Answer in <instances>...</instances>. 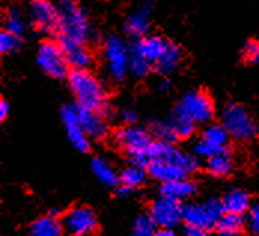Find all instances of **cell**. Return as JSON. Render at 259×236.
Instances as JSON below:
<instances>
[{
	"mask_svg": "<svg viewBox=\"0 0 259 236\" xmlns=\"http://www.w3.org/2000/svg\"><path fill=\"white\" fill-rule=\"evenodd\" d=\"M69 85L79 107L102 113L107 108V92L103 83L90 70H72Z\"/></svg>",
	"mask_w": 259,
	"mask_h": 236,
	"instance_id": "1",
	"label": "cell"
},
{
	"mask_svg": "<svg viewBox=\"0 0 259 236\" xmlns=\"http://www.w3.org/2000/svg\"><path fill=\"white\" fill-rule=\"evenodd\" d=\"M58 36L85 43L91 37L87 12L75 2H61L58 6Z\"/></svg>",
	"mask_w": 259,
	"mask_h": 236,
	"instance_id": "2",
	"label": "cell"
},
{
	"mask_svg": "<svg viewBox=\"0 0 259 236\" xmlns=\"http://www.w3.org/2000/svg\"><path fill=\"white\" fill-rule=\"evenodd\" d=\"M222 127L235 140L252 141L259 134V127L252 113L238 103H228L222 110Z\"/></svg>",
	"mask_w": 259,
	"mask_h": 236,
	"instance_id": "3",
	"label": "cell"
},
{
	"mask_svg": "<svg viewBox=\"0 0 259 236\" xmlns=\"http://www.w3.org/2000/svg\"><path fill=\"white\" fill-rule=\"evenodd\" d=\"M130 58L131 49L127 48L122 37L112 34L104 42V60L109 76L121 82L130 73Z\"/></svg>",
	"mask_w": 259,
	"mask_h": 236,
	"instance_id": "4",
	"label": "cell"
},
{
	"mask_svg": "<svg viewBox=\"0 0 259 236\" xmlns=\"http://www.w3.org/2000/svg\"><path fill=\"white\" fill-rule=\"evenodd\" d=\"M225 214L224 205L221 199H210L204 204H191L185 207L183 220L186 226L200 227L204 230H210L216 227L221 217Z\"/></svg>",
	"mask_w": 259,
	"mask_h": 236,
	"instance_id": "5",
	"label": "cell"
},
{
	"mask_svg": "<svg viewBox=\"0 0 259 236\" xmlns=\"http://www.w3.org/2000/svg\"><path fill=\"white\" fill-rule=\"evenodd\" d=\"M37 66L54 79L69 78V63L58 42L45 40L39 45L36 55Z\"/></svg>",
	"mask_w": 259,
	"mask_h": 236,
	"instance_id": "6",
	"label": "cell"
},
{
	"mask_svg": "<svg viewBox=\"0 0 259 236\" xmlns=\"http://www.w3.org/2000/svg\"><path fill=\"white\" fill-rule=\"evenodd\" d=\"M176 110L194 124H206L214 116V104L203 91H191L185 94L176 105Z\"/></svg>",
	"mask_w": 259,
	"mask_h": 236,
	"instance_id": "7",
	"label": "cell"
},
{
	"mask_svg": "<svg viewBox=\"0 0 259 236\" xmlns=\"http://www.w3.org/2000/svg\"><path fill=\"white\" fill-rule=\"evenodd\" d=\"M115 140L127 152L128 157L142 156V155L149 156V150L154 144L152 135L149 132L133 125L119 128L115 134Z\"/></svg>",
	"mask_w": 259,
	"mask_h": 236,
	"instance_id": "8",
	"label": "cell"
},
{
	"mask_svg": "<svg viewBox=\"0 0 259 236\" xmlns=\"http://www.w3.org/2000/svg\"><path fill=\"white\" fill-rule=\"evenodd\" d=\"M149 159L159 160V162H171L182 166L188 174H192L198 169L200 163L198 159L191 153H182L179 149H176L173 144L162 143V141H154L151 150H149Z\"/></svg>",
	"mask_w": 259,
	"mask_h": 236,
	"instance_id": "9",
	"label": "cell"
},
{
	"mask_svg": "<svg viewBox=\"0 0 259 236\" xmlns=\"http://www.w3.org/2000/svg\"><path fill=\"white\" fill-rule=\"evenodd\" d=\"M183 211L181 202L159 198L152 204L149 215L159 229H173L183 220Z\"/></svg>",
	"mask_w": 259,
	"mask_h": 236,
	"instance_id": "10",
	"label": "cell"
},
{
	"mask_svg": "<svg viewBox=\"0 0 259 236\" xmlns=\"http://www.w3.org/2000/svg\"><path fill=\"white\" fill-rule=\"evenodd\" d=\"M63 227L72 236H87L94 232L97 218L88 207H75L63 217Z\"/></svg>",
	"mask_w": 259,
	"mask_h": 236,
	"instance_id": "11",
	"label": "cell"
},
{
	"mask_svg": "<svg viewBox=\"0 0 259 236\" xmlns=\"http://www.w3.org/2000/svg\"><path fill=\"white\" fill-rule=\"evenodd\" d=\"M61 119L66 127V132L72 146L82 153H87L91 147L90 138L83 132L78 116V105L67 104L61 108Z\"/></svg>",
	"mask_w": 259,
	"mask_h": 236,
	"instance_id": "12",
	"label": "cell"
},
{
	"mask_svg": "<svg viewBox=\"0 0 259 236\" xmlns=\"http://www.w3.org/2000/svg\"><path fill=\"white\" fill-rule=\"evenodd\" d=\"M57 42L60 43L69 66H72L73 70H88L90 69V66L93 64V53L87 48L85 43L63 37V36H58Z\"/></svg>",
	"mask_w": 259,
	"mask_h": 236,
	"instance_id": "13",
	"label": "cell"
},
{
	"mask_svg": "<svg viewBox=\"0 0 259 236\" xmlns=\"http://www.w3.org/2000/svg\"><path fill=\"white\" fill-rule=\"evenodd\" d=\"M31 20L42 33L58 31V9L48 0H34L30 5Z\"/></svg>",
	"mask_w": 259,
	"mask_h": 236,
	"instance_id": "14",
	"label": "cell"
},
{
	"mask_svg": "<svg viewBox=\"0 0 259 236\" xmlns=\"http://www.w3.org/2000/svg\"><path fill=\"white\" fill-rule=\"evenodd\" d=\"M168 43L170 42H167L161 36H145L134 42V45L131 46V53H136L151 64H155L161 55L165 52Z\"/></svg>",
	"mask_w": 259,
	"mask_h": 236,
	"instance_id": "15",
	"label": "cell"
},
{
	"mask_svg": "<svg viewBox=\"0 0 259 236\" xmlns=\"http://www.w3.org/2000/svg\"><path fill=\"white\" fill-rule=\"evenodd\" d=\"M78 116L80 127H82V130L87 134L88 138L102 140L106 137L107 125L104 122L102 113H97V111H93V110H88V108H83V107L78 105Z\"/></svg>",
	"mask_w": 259,
	"mask_h": 236,
	"instance_id": "16",
	"label": "cell"
},
{
	"mask_svg": "<svg viewBox=\"0 0 259 236\" xmlns=\"http://www.w3.org/2000/svg\"><path fill=\"white\" fill-rule=\"evenodd\" d=\"M151 26V5L142 3L139 5L125 20L124 28L130 36L136 37H145V33H148Z\"/></svg>",
	"mask_w": 259,
	"mask_h": 236,
	"instance_id": "17",
	"label": "cell"
},
{
	"mask_svg": "<svg viewBox=\"0 0 259 236\" xmlns=\"http://www.w3.org/2000/svg\"><path fill=\"white\" fill-rule=\"evenodd\" d=\"M148 172L152 179L161 182V184L188 179V172L182 166L176 165V163H171V162L152 160L148 166Z\"/></svg>",
	"mask_w": 259,
	"mask_h": 236,
	"instance_id": "18",
	"label": "cell"
},
{
	"mask_svg": "<svg viewBox=\"0 0 259 236\" xmlns=\"http://www.w3.org/2000/svg\"><path fill=\"white\" fill-rule=\"evenodd\" d=\"M195 192H197V184L191 182V180H188V179L161 184V189H159L161 198L173 199V201H178V202H182L183 199H188V198L194 196Z\"/></svg>",
	"mask_w": 259,
	"mask_h": 236,
	"instance_id": "19",
	"label": "cell"
},
{
	"mask_svg": "<svg viewBox=\"0 0 259 236\" xmlns=\"http://www.w3.org/2000/svg\"><path fill=\"white\" fill-rule=\"evenodd\" d=\"M221 201H222L225 212H230V214L243 215L244 212H249L250 207H252L249 193L241 189H233V190L227 192Z\"/></svg>",
	"mask_w": 259,
	"mask_h": 236,
	"instance_id": "20",
	"label": "cell"
},
{
	"mask_svg": "<svg viewBox=\"0 0 259 236\" xmlns=\"http://www.w3.org/2000/svg\"><path fill=\"white\" fill-rule=\"evenodd\" d=\"M182 60H183V53L181 48L175 43H168L165 52L155 63L156 72L161 75H171L179 69Z\"/></svg>",
	"mask_w": 259,
	"mask_h": 236,
	"instance_id": "21",
	"label": "cell"
},
{
	"mask_svg": "<svg viewBox=\"0 0 259 236\" xmlns=\"http://www.w3.org/2000/svg\"><path fill=\"white\" fill-rule=\"evenodd\" d=\"M64 227L54 215H44L31 223L28 229V236H63Z\"/></svg>",
	"mask_w": 259,
	"mask_h": 236,
	"instance_id": "22",
	"label": "cell"
},
{
	"mask_svg": "<svg viewBox=\"0 0 259 236\" xmlns=\"http://www.w3.org/2000/svg\"><path fill=\"white\" fill-rule=\"evenodd\" d=\"M91 169H93L96 179L102 184L107 186V187H115L119 182V175L116 174V171L104 159H100V157L93 159Z\"/></svg>",
	"mask_w": 259,
	"mask_h": 236,
	"instance_id": "23",
	"label": "cell"
},
{
	"mask_svg": "<svg viewBox=\"0 0 259 236\" xmlns=\"http://www.w3.org/2000/svg\"><path fill=\"white\" fill-rule=\"evenodd\" d=\"M234 168L233 157L230 155L228 150L216 155V156L210 157L207 160V171L210 174L216 175V177H225L228 175Z\"/></svg>",
	"mask_w": 259,
	"mask_h": 236,
	"instance_id": "24",
	"label": "cell"
},
{
	"mask_svg": "<svg viewBox=\"0 0 259 236\" xmlns=\"http://www.w3.org/2000/svg\"><path fill=\"white\" fill-rule=\"evenodd\" d=\"M173 128V131L176 132L178 138H189L194 132H195V124L188 119L185 114H182L181 111H178L176 108L173 110L171 116L167 119Z\"/></svg>",
	"mask_w": 259,
	"mask_h": 236,
	"instance_id": "25",
	"label": "cell"
},
{
	"mask_svg": "<svg viewBox=\"0 0 259 236\" xmlns=\"http://www.w3.org/2000/svg\"><path fill=\"white\" fill-rule=\"evenodd\" d=\"M204 141H207L208 144L218 147V149H228V141H230V134L222 125L213 124L208 125L207 128L203 132L201 137Z\"/></svg>",
	"mask_w": 259,
	"mask_h": 236,
	"instance_id": "26",
	"label": "cell"
},
{
	"mask_svg": "<svg viewBox=\"0 0 259 236\" xmlns=\"http://www.w3.org/2000/svg\"><path fill=\"white\" fill-rule=\"evenodd\" d=\"M243 227H244V218H243V215L225 212L221 217V220L218 221V224H216L214 229L218 230V233L238 235Z\"/></svg>",
	"mask_w": 259,
	"mask_h": 236,
	"instance_id": "27",
	"label": "cell"
},
{
	"mask_svg": "<svg viewBox=\"0 0 259 236\" xmlns=\"http://www.w3.org/2000/svg\"><path fill=\"white\" fill-rule=\"evenodd\" d=\"M146 180V171L145 168H140V166H136V165H130L125 169L121 171L119 174V182L124 186H128V187H140L142 184L145 183Z\"/></svg>",
	"mask_w": 259,
	"mask_h": 236,
	"instance_id": "28",
	"label": "cell"
},
{
	"mask_svg": "<svg viewBox=\"0 0 259 236\" xmlns=\"http://www.w3.org/2000/svg\"><path fill=\"white\" fill-rule=\"evenodd\" d=\"M6 31L21 37L24 33H26V20H24V15L21 14L20 9L17 8H11L8 12H6Z\"/></svg>",
	"mask_w": 259,
	"mask_h": 236,
	"instance_id": "29",
	"label": "cell"
},
{
	"mask_svg": "<svg viewBox=\"0 0 259 236\" xmlns=\"http://www.w3.org/2000/svg\"><path fill=\"white\" fill-rule=\"evenodd\" d=\"M152 135L156 138V141H162V143H168L173 144L175 141H178V135L173 131L171 125L168 121H162V122H154L151 127Z\"/></svg>",
	"mask_w": 259,
	"mask_h": 236,
	"instance_id": "30",
	"label": "cell"
},
{
	"mask_svg": "<svg viewBox=\"0 0 259 236\" xmlns=\"http://www.w3.org/2000/svg\"><path fill=\"white\" fill-rule=\"evenodd\" d=\"M156 233V224L151 215H140L133 224V236H154Z\"/></svg>",
	"mask_w": 259,
	"mask_h": 236,
	"instance_id": "31",
	"label": "cell"
},
{
	"mask_svg": "<svg viewBox=\"0 0 259 236\" xmlns=\"http://www.w3.org/2000/svg\"><path fill=\"white\" fill-rule=\"evenodd\" d=\"M151 72V63L146 61L145 58L136 55V53H131V58H130V73L136 78H145L148 73Z\"/></svg>",
	"mask_w": 259,
	"mask_h": 236,
	"instance_id": "32",
	"label": "cell"
},
{
	"mask_svg": "<svg viewBox=\"0 0 259 236\" xmlns=\"http://www.w3.org/2000/svg\"><path fill=\"white\" fill-rule=\"evenodd\" d=\"M21 46V37L9 33V31H2L0 33V52L11 53L18 51Z\"/></svg>",
	"mask_w": 259,
	"mask_h": 236,
	"instance_id": "33",
	"label": "cell"
},
{
	"mask_svg": "<svg viewBox=\"0 0 259 236\" xmlns=\"http://www.w3.org/2000/svg\"><path fill=\"white\" fill-rule=\"evenodd\" d=\"M225 150H228V149H218V147L208 144L207 141H204L203 138L194 146V153H195L197 156L207 159V160L210 157L216 156V155H219V153H222V152H225Z\"/></svg>",
	"mask_w": 259,
	"mask_h": 236,
	"instance_id": "34",
	"label": "cell"
},
{
	"mask_svg": "<svg viewBox=\"0 0 259 236\" xmlns=\"http://www.w3.org/2000/svg\"><path fill=\"white\" fill-rule=\"evenodd\" d=\"M243 58L249 64L259 66V40H247L243 46Z\"/></svg>",
	"mask_w": 259,
	"mask_h": 236,
	"instance_id": "35",
	"label": "cell"
},
{
	"mask_svg": "<svg viewBox=\"0 0 259 236\" xmlns=\"http://www.w3.org/2000/svg\"><path fill=\"white\" fill-rule=\"evenodd\" d=\"M247 226L253 233L259 232V204L252 205L247 212Z\"/></svg>",
	"mask_w": 259,
	"mask_h": 236,
	"instance_id": "36",
	"label": "cell"
},
{
	"mask_svg": "<svg viewBox=\"0 0 259 236\" xmlns=\"http://www.w3.org/2000/svg\"><path fill=\"white\" fill-rule=\"evenodd\" d=\"M121 117H122V121L125 122V124H128V125H133L136 121H137V111L134 110V108H124L122 111H121Z\"/></svg>",
	"mask_w": 259,
	"mask_h": 236,
	"instance_id": "37",
	"label": "cell"
},
{
	"mask_svg": "<svg viewBox=\"0 0 259 236\" xmlns=\"http://www.w3.org/2000/svg\"><path fill=\"white\" fill-rule=\"evenodd\" d=\"M185 236H208L207 230L200 229V227H194V226H185Z\"/></svg>",
	"mask_w": 259,
	"mask_h": 236,
	"instance_id": "38",
	"label": "cell"
},
{
	"mask_svg": "<svg viewBox=\"0 0 259 236\" xmlns=\"http://www.w3.org/2000/svg\"><path fill=\"white\" fill-rule=\"evenodd\" d=\"M133 187H128V186H124V184H121L119 187H116V195L118 196H122V198H127L130 196L131 193H133Z\"/></svg>",
	"mask_w": 259,
	"mask_h": 236,
	"instance_id": "39",
	"label": "cell"
},
{
	"mask_svg": "<svg viewBox=\"0 0 259 236\" xmlns=\"http://www.w3.org/2000/svg\"><path fill=\"white\" fill-rule=\"evenodd\" d=\"M170 88H171V82L168 79H161L158 82V89L161 92H167V91H170Z\"/></svg>",
	"mask_w": 259,
	"mask_h": 236,
	"instance_id": "40",
	"label": "cell"
},
{
	"mask_svg": "<svg viewBox=\"0 0 259 236\" xmlns=\"http://www.w3.org/2000/svg\"><path fill=\"white\" fill-rule=\"evenodd\" d=\"M8 114H9V104L5 100H2L0 101V119L5 121Z\"/></svg>",
	"mask_w": 259,
	"mask_h": 236,
	"instance_id": "41",
	"label": "cell"
},
{
	"mask_svg": "<svg viewBox=\"0 0 259 236\" xmlns=\"http://www.w3.org/2000/svg\"><path fill=\"white\" fill-rule=\"evenodd\" d=\"M154 236H176L173 229H158Z\"/></svg>",
	"mask_w": 259,
	"mask_h": 236,
	"instance_id": "42",
	"label": "cell"
},
{
	"mask_svg": "<svg viewBox=\"0 0 259 236\" xmlns=\"http://www.w3.org/2000/svg\"><path fill=\"white\" fill-rule=\"evenodd\" d=\"M214 236H240V235H228V233H218V235Z\"/></svg>",
	"mask_w": 259,
	"mask_h": 236,
	"instance_id": "43",
	"label": "cell"
},
{
	"mask_svg": "<svg viewBox=\"0 0 259 236\" xmlns=\"http://www.w3.org/2000/svg\"><path fill=\"white\" fill-rule=\"evenodd\" d=\"M253 236H259V232H256V233H253Z\"/></svg>",
	"mask_w": 259,
	"mask_h": 236,
	"instance_id": "44",
	"label": "cell"
}]
</instances>
